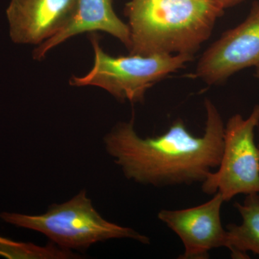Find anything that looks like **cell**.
<instances>
[{
	"label": "cell",
	"instance_id": "3",
	"mask_svg": "<svg viewBox=\"0 0 259 259\" xmlns=\"http://www.w3.org/2000/svg\"><path fill=\"white\" fill-rule=\"evenodd\" d=\"M0 218L17 227L39 232L66 250H85L97 242L131 239L149 245L151 239L128 227L110 222L94 207L86 190L62 204H53L40 215L3 212Z\"/></svg>",
	"mask_w": 259,
	"mask_h": 259
},
{
	"label": "cell",
	"instance_id": "13",
	"mask_svg": "<svg viewBox=\"0 0 259 259\" xmlns=\"http://www.w3.org/2000/svg\"><path fill=\"white\" fill-rule=\"evenodd\" d=\"M255 76L259 79V65L255 67Z\"/></svg>",
	"mask_w": 259,
	"mask_h": 259
},
{
	"label": "cell",
	"instance_id": "11",
	"mask_svg": "<svg viewBox=\"0 0 259 259\" xmlns=\"http://www.w3.org/2000/svg\"><path fill=\"white\" fill-rule=\"evenodd\" d=\"M0 255L8 258H76L79 255L54 244L47 247L32 243H18L0 237Z\"/></svg>",
	"mask_w": 259,
	"mask_h": 259
},
{
	"label": "cell",
	"instance_id": "8",
	"mask_svg": "<svg viewBox=\"0 0 259 259\" xmlns=\"http://www.w3.org/2000/svg\"><path fill=\"white\" fill-rule=\"evenodd\" d=\"M77 0H11L7 10L15 44L39 46L68 25Z\"/></svg>",
	"mask_w": 259,
	"mask_h": 259
},
{
	"label": "cell",
	"instance_id": "14",
	"mask_svg": "<svg viewBox=\"0 0 259 259\" xmlns=\"http://www.w3.org/2000/svg\"><path fill=\"white\" fill-rule=\"evenodd\" d=\"M258 148H259V144L258 145Z\"/></svg>",
	"mask_w": 259,
	"mask_h": 259
},
{
	"label": "cell",
	"instance_id": "9",
	"mask_svg": "<svg viewBox=\"0 0 259 259\" xmlns=\"http://www.w3.org/2000/svg\"><path fill=\"white\" fill-rule=\"evenodd\" d=\"M102 31L118 39L126 47L130 45V28L116 14L112 0H77L76 10L68 25L55 36L37 46L33 58L40 61L51 49L71 37L84 32Z\"/></svg>",
	"mask_w": 259,
	"mask_h": 259
},
{
	"label": "cell",
	"instance_id": "5",
	"mask_svg": "<svg viewBox=\"0 0 259 259\" xmlns=\"http://www.w3.org/2000/svg\"><path fill=\"white\" fill-rule=\"evenodd\" d=\"M259 125V105L247 118L232 116L225 125L221 163L202 182L204 194L220 192L225 202L238 194L259 193V148L255 130Z\"/></svg>",
	"mask_w": 259,
	"mask_h": 259
},
{
	"label": "cell",
	"instance_id": "6",
	"mask_svg": "<svg viewBox=\"0 0 259 259\" xmlns=\"http://www.w3.org/2000/svg\"><path fill=\"white\" fill-rule=\"evenodd\" d=\"M259 65V2L236 28L228 30L201 56L195 75L209 85L224 82L233 74Z\"/></svg>",
	"mask_w": 259,
	"mask_h": 259
},
{
	"label": "cell",
	"instance_id": "10",
	"mask_svg": "<svg viewBox=\"0 0 259 259\" xmlns=\"http://www.w3.org/2000/svg\"><path fill=\"white\" fill-rule=\"evenodd\" d=\"M235 207L241 214V224L227 226L228 249L233 258H248L247 252L259 256V195H246L243 203L236 202Z\"/></svg>",
	"mask_w": 259,
	"mask_h": 259
},
{
	"label": "cell",
	"instance_id": "4",
	"mask_svg": "<svg viewBox=\"0 0 259 259\" xmlns=\"http://www.w3.org/2000/svg\"><path fill=\"white\" fill-rule=\"evenodd\" d=\"M90 42L95 54L93 67L82 76H72L70 85L97 87L120 102H142L146 92L155 83L182 69L193 59V56L188 54H130L114 57L102 49L95 32L92 33Z\"/></svg>",
	"mask_w": 259,
	"mask_h": 259
},
{
	"label": "cell",
	"instance_id": "12",
	"mask_svg": "<svg viewBox=\"0 0 259 259\" xmlns=\"http://www.w3.org/2000/svg\"><path fill=\"white\" fill-rule=\"evenodd\" d=\"M213 1L217 3L218 4L222 7L223 9L226 10L228 9V8L237 6V5L241 4L243 2H244L245 0H213Z\"/></svg>",
	"mask_w": 259,
	"mask_h": 259
},
{
	"label": "cell",
	"instance_id": "1",
	"mask_svg": "<svg viewBox=\"0 0 259 259\" xmlns=\"http://www.w3.org/2000/svg\"><path fill=\"white\" fill-rule=\"evenodd\" d=\"M204 134L194 136L177 119L164 134L143 139L134 119L121 122L104 139L107 152L126 178L156 187L202 184L222 158L224 122L209 99L204 100Z\"/></svg>",
	"mask_w": 259,
	"mask_h": 259
},
{
	"label": "cell",
	"instance_id": "2",
	"mask_svg": "<svg viewBox=\"0 0 259 259\" xmlns=\"http://www.w3.org/2000/svg\"><path fill=\"white\" fill-rule=\"evenodd\" d=\"M224 9L213 0H130V54L194 55Z\"/></svg>",
	"mask_w": 259,
	"mask_h": 259
},
{
	"label": "cell",
	"instance_id": "7",
	"mask_svg": "<svg viewBox=\"0 0 259 259\" xmlns=\"http://www.w3.org/2000/svg\"><path fill=\"white\" fill-rule=\"evenodd\" d=\"M224 199L217 192L205 203L182 209H161L158 218L183 243L182 259H207L214 248H228V231L223 228L221 208Z\"/></svg>",
	"mask_w": 259,
	"mask_h": 259
}]
</instances>
